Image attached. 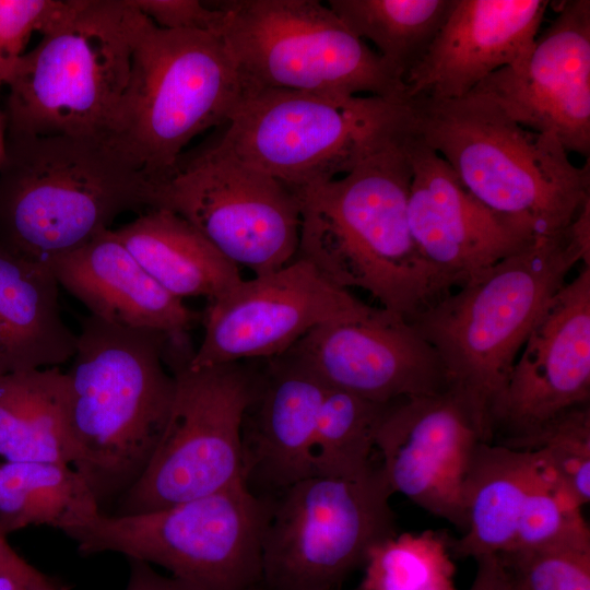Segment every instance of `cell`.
Listing matches in <instances>:
<instances>
[{"label": "cell", "instance_id": "cell-39", "mask_svg": "<svg viewBox=\"0 0 590 590\" xmlns=\"http://www.w3.org/2000/svg\"><path fill=\"white\" fill-rule=\"evenodd\" d=\"M20 557L8 543L7 535L0 532V568L17 560Z\"/></svg>", "mask_w": 590, "mask_h": 590}, {"label": "cell", "instance_id": "cell-33", "mask_svg": "<svg viewBox=\"0 0 590 590\" xmlns=\"http://www.w3.org/2000/svg\"><path fill=\"white\" fill-rule=\"evenodd\" d=\"M521 590H590V546L498 555Z\"/></svg>", "mask_w": 590, "mask_h": 590}, {"label": "cell", "instance_id": "cell-28", "mask_svg": "<svg viewBox=\"0 0 590 590\" xmlns=\"http://www.w3.org/2000/svg\"><path fill=\"white\" fill-rule=\"evenodd\" d=\"M456 0H330L329 8L362 40L370 42L404 83L446 22Z\"/></svg>", "mask_w": 590, "mask_h": 590}, {"label": "cell", "instance_id": "cell-8", "mask_svg": "<svg viewBox=\"0 0 590 590\" xmlns=\"http://www.w3.org/2000/svg\"><path fill=\"white\" fill-rule=\"evenodd\" d=\"M128 0H67L7 85V137H102L131 66Z\"/></svg>", "mask_w": 590, "mask_h": 590}, {"label": "cell", "instance_id": "cell-18", "mask_svg": "<svg viewBox=\"0 0 590 590\" xmlns=\"http://www.w3.org/2000/svg\"><path fill=\"white\" fill-rule=\"evenodd\" d=\"M287 351L328 387L377 403L448 390L434 349L408 320L381 307L318 326Z\"/></svg>", "mask_w": 590, "mask_h": 590}, {"label": "cell", "instance_id": "cell-5", "mask_svg": "<svg viewBox=\"0 0 590 590\" xmlns=\"http://www.w3.org/2000/svg\"><path fill=\"white\" fill-rule=\"evenodd\" d=\"M155 184L105 135L7 137L0 167V240L47 263L154 206Z\"/></svg>", "mask_w": 590, "mask_h": 590}, {"label": "cell", "instance_id": "cell-12", "mask_svg": "<svg viewBox=\"0 0 590 590\" xmlns=\"http://www.w3.org/2000/svg\"><path fill=\"white\" fill-rule=\"evenodd\" d=\"M379 464L355 477L310 475L271 499L262 590H339L373 546L397 534Z\"/></svg>", "mask_w": 590, "mask_h": 590}, {"label": "cell", "instance_id": "cell-6", "mask_svg": "<svg viewBox=\"0 0 590 590\" xmlns=\"http://www.w3.org/2000/svg\"><path fill=\"white\" fill-rule=\"evenodd\" d=\"M128 2L130 73L105 137L156 184L193 138L228 122L244 91L220 35L160 28Z\"/></svg>", "mask_w": 590, "mask_h": 590}, {"label": "cell", "instance_id": "cell-37", "mask_svg": "<svg viewBox=\"0 0 590 590\" xmlns=\"http://www.w3.org/2000/svg\"><path fill=\"white\" fill-rule=\"evenodd\" d=\"M60 585L23 557L0 568V590H49Z\"/></svg>", "mask_w": 590, "mask_h": 590}, {"label": "cell", "instance_id": "cell-30", "mask_svg": "<svg viewBox=\"0 0 590 590\" xmlns=\"http://www.w3.org/2000/svg\"><path fill=\"white\" fill-rule=\"evenodd\" d=\"M451 541L426 530L396 534L373 546L359 590H457Z\"/></svg>", "mask_w": 590, "mask_h": 590}, {"label": "cell", "instance_id": "cell-7", "mask_svg": "<svg viewBox=\"0 0 590 590\" xmlns=\"http://www.w3.org/2000/svg\"><path fill=\"white\" fill-rule=\"evenodd\" d=\"M411 126L409 99L269 90L245 97L213 145L298 190L347 174Z\"/></svg>", "mask_w": 590, "mask_h": 590}, {"label": "cell", "instance_id": "cell-24", "mask_svg": "<svg viewBox=\"0 0 590 590\" xmlns=\"http://www.w3.org/2000/svg\"><path fill=\"white\" fill-rule=\"evenodd\" d=\"M113 231L146 273L181 300L213 302L243 280L238 267L170 210H146Z\"/></svg>", "mask_w": 590, "mask_h": 590}, {"label": "cell", "instance_id": "cell-15", "mask_svg": "<svg viewBox=\"0 0 590 590\" xmlns=\"http://www.w3.org/2000/svg\"><path fill=\"white\" fill-rule=\"evenodd\" d=\"M481 432L450 390L386 403L374 446L392 491L465 529L464 482Z\"/></svg>", "mask_w": 590, "mask_h": 590}, {"label": "cell", "instance_id": "cell-27", "mask_svg": "<svg viewBox=\"0 0 590 590\" xmlns=\"http://www.w3.org/2000/svg\"><path fill=\"white\" fill-rule=\"evenodd\" d=\"M102 511L82 475L56 462L0 464V532L51 527L67 534Z\"/></svg>", "mask_w": 590, "mask_h": 590}, {"label": "cell", "instance_id": "cell-26", "mask_svg": "<svg viewBox=\"0 0 590 590\" xmlns=\"http://www.w3.org/2000/svg\"><path fill=\"white\" fill-rule=\"evenodd\" d=\"M0 457L5 462H75L68 382L59 367L0 376Z\"/></svg>", "mask_w": 590, "mask_h": 590}, {"label": "cell", "instance_id": "cell-3", "mask_svg": "<svg viewBox=\"0 0 590 590\" xmlns=\"http://www.w3.org/2000/svg\"><path fill=\"white\" fill-rule=\"evenodd\" d=\"M579 261L585 266L569 226L536 237L409 321L436 352L448 390L469 409L484 441L492 442L497 406L530 331Z\"/></svg>", "mask_w": 590, "mask_h": 590}, {"label": "cell", "instance_id": "cell-43", "mask_svg": "<svg viewBox=\"0 0 590 590\" xmlns=\"http://www.w3.org/2000/svg\"><path fill=\"white\" fill-rule=\"evenodd\" d=\"M355 590H359V589L357 588V589H355Z\"/></svg>", "mask_w": 590, "mask_h": 590}, {"label": "cell", "instance_id": "cell-25", "mask_svg": "<svg viewBox=\"0 0 590 590\" xmlns=\"http://www.w3.org/2000/svg\"><path fill=\"white\" fill-rule=\"evenodd\" d=\"M541 464L538 451L479 444L464 482L465 529L451 541L459 557L506 553Z\"/></svg>", "mask_w": 590, "mask_h": 590}, {"label": "cell", "instance_id": "cell-23", "mask_svg": "<svg viewBox=\"0 0 590 590\" xmlns=\"http://www.w3.org/2000/svg\"><path fill=\"white\" fill-rule=\"evenodd\" d=\"M76 342L50 267L0 240V376L59 367L73 357Z\"/></svg>", "mask_w": 590, "mask_h": 590}, {"label": "cell", "instance_id": "cell-32", "mask_svg": "<svg viewBox=\"0 0 590 590\" xmlns=\"http://www.w3.org/2000/svg\"><path fill=\"white\" fill-rule=\"evenodd\" d=\"M511 448L535 450L582 506L590 500V403L569 409Z\"/></svg>", "mask_w": 590, "mask_h": 590}, {"label": "cell", "instance_id": "cell-22", "mask_svg": "<svg viewBox=\"0 0 590 590\" xmlns=\"http://www.w3.org/2000/svg\"><path fill=\"white\" fill-rule=\"evenodd\" d=\"M47 264L59 286L104 321L173 335L202 321L146 273L111 228Z\"/></svg>", "mask_w": 590, "mask_h": 590}, {"label": "cell", "instance_id": "cell-13", "mask_svg": "<svg viewBox=\"0 0 590 590\" xmlns=\"http://www.w3.org/2000/svg\"><path fill=\"white\" fill-rule=\"evenodd\" d=\"M196 227L227 260L253 275L278 270L297 253L300 200L295 189L213 144L180 157L155 184L153 209Z\"/></svg>", "mask_w": 590, "mask_h": 590}, {"label": "cell", "instance_id": "cell-10", "mask_svg": "<svg viewBox=\"0 0 590 590\" xmlns=\"http://www.w3.org/2000/svg\"><path fill=\"white\" fill-rule=\"evenodd\" d=\"M190 338L170 340L165 361L175 376L170 414L140 479L114 515H135L208 496L239 484L241 430L259 365L252 361L192 368Z\"/></svg>", "mask_w": 590, "mask_h": 590}, {"label": "cell", "instance_id": "cell-29", "mask_svg": "<svg viewBox=\"0 0 590 590\" xmlns=\"http://www.w3.org/2000/svg\"><path fill=\"white\" fill-rule=\"evenodd\" d=\"M385 405L329 387L311 445L310 475L355 477L370 470L375 432Z\"/></svg>", "mask_w": 590, "mask_h": 590}, {"label": "cell", "instance_id": "cell-40", "mask_svg": "<svg viewBox=\"0 0 590 590\" xmlns=\"http://www.w3.org/2000/svg\"><path fill=\"white\" fill-rule=\"evenodd\" d=\"M7 156V120L4 113L0 111V167Z\"/></svg>", "mask_w": 590, "mask_h": 590}, {"label": "cell", "instance_id": "cell-41", "mask_svg": "<svg viewBox=\"0 0 590 590\" xmlns=\"http://www.w3.org/2000/svg\"><path fill=\"white\" fill-rule=\"evenodd\" d=\"M49 590H67V588L63 585H60L59 587Z\"/></svg>", "mask_w": 590, "mask_h": 590}, {"label": "cell", "instance_id": "cell-9", "mask_svg": "<svg viewBox=\"0 0 590 590\" xmlns=\"http://www.w3.org/2000/svg\"><path fill=\"white\" fill-rule=\"evenodd\" d=\"M220 36L244 98L288 90L408 99L403 83L366 42L316 0H229Z\"/></svg>", "mask_w": 590, "mask_h": 590}, {"label": "cell", "instance_id": "cell-14", "mask_svg": "<svg viewBox=\"0 0 590 590\" xmlns=\"http://www.w3.org/2000/svg\"><path fill=\"white\" fill-rule=\"evenodd\" d=\"M370 308L295 257L278 270L241 280L208 304L203 339L189 366L275 357L316 327L362 316Z\"/></svg>", "mask_w": 590, "mask_h": 590}, {"label": "cell", "instance_id": "cell-34", "mask_svg": "<svg viewBox=\"0 0 590 590\" xmlns=\"http://www.w3.org/2000/svg\"><path fill=\"white\" fill-rule=\"evenodd\" d=\"M67 0H0V87L11 81L31 36L43 33Z\"/></svg>", "mask_w": 590, "mask_h": 590}, {"label": "cell", "instance_id": "cell-19", "mask_svg": "<svg viewBox=\"0 0 590 590\" xmlns=\"http://www.w3.org/2000/svg\"><path fill=\"white\" fill-rule=\"evenodd\" d=\"M409 225L422 255L458 286L536 237L475 199L449 164L412 131Z\"/></svg>", "mask_w": 590, "mask_h": 590}, {"label": "cell", "instance_id": "cell-31", "mask_svg": "<svg viewBox=\"0 0 590 590\" xmlns=\"http://www.w3.org/2000/svg\"><path fill=\"white\" fill-rule=\"evenodd\" d=\"M540 457L539 473L526 499L515 539L504 554L557 546H590L582 505Z\"/></svg>", "mask_w": 590, "mask_h": 590}, {"label": "cell", "instance_id": "cell-35", "mask_svg": "<svg viewBox=\"0 0 590 590\" xmlns=\"http://www.w3.org/2000/svg\"><path fill=\"white\" fill-rule=\"evenodd\" d=\"M157 27L220 35L223 12L215 4L198 0H131Z\"/></svg>", "mask_w": 590, "mask_h": 590}, {"label": "cell", "instance_id": "cell-17", "mask_svg": "<svg viewBox=\"0 0 590 590\" xmlns=\"http://www.w3.org/2000/svg\"><path fill=\"white\" fill-rule=\"evenodd\" d=\"M473 91L491 96L521 126L589 158L590 1L562 2L527 59L494 72Z\"/></svg>", "mask_w": 590, "mask_h": 590}, {"label": "cell", "instance_id": "cell-21", "mask_svg": "<svg viewBox=\"0 0 590 590\" xmlns=\"http://www.w3.org/2000/svg\"><path fill=\"white\" fill-rule=\"evenodd\" d=\"M262 362L243 422V476L252 494L271 500L310 476L311 445L329 387L291 351Z\"/></svg>", "mask_w": 590, "mask_h": 590}, {"label": "cell", "instance_id": "cell-1", "mask_svg": "<svg viewBox=\"0 0 590 590\" xmlns=\"http://www.w3.org/2000/svg\"><path fill=\"white\" fill-rule=\"evenodd\" d=\"M409 133L347 174L296 190V257L337 286L368 292L381 308L408 321L457 288L422 255L411 234Z\"/></svg>", "mask_w": 590, "mask_h": 590}, {"label": "cell", "instance_id": "cell-16", "mask_svg": "<svg viewBox=\"0 0 590 590\" xmlns=\"http://www.w3.org/2000/svg\"><path fill=\"white\" fill-rule=\"evenodd\" d=\"M590 403V267L565 283L530 331L497 406L492 442L511 446Z\"/></svg>", "mask_w": 590, "mask_h": 590}, {"label": "cell", "instance_id": "cell-20", "mask_svg": "<svg viewBox=\"0 0 590 590\" xmlns=\"http://www.w3.org/2000/svg\"><path fill=\"white\" fill-rule=\"evenodd\" d=\"M548 0H456L421 61L404 80L408 98L455 99L532 50Z\"/></svg>", "mask_w": 590, "mask_h": 590}, {"label": "cell", "instance_id": "cell-42", "mask_svg": "<svg viewBox=\"0 0 590 590\" xmlns=\"http://www.w3.org/2000/svg\"><path fill=\"white\" fill-rule=\"evenodd\" d=\"M510 574H511V573H510ZM514 580H515V578H514ZM515 583H516V589H517V590H521V589L519 588V586L517 585L516 580H515Z\"/></svg>", "mask_w": 590, "mask_h": 590}, {"label": "cell", "instance_id": "cell-11", "mask_svg": "<svg viewBox=\"0 0 590 590\" xmlns=\"http://www.w3.org/2000/svg\"><path fill=\"white\" fill-rule=\"evenodd\" d=\"M271 500L239 484L135 515L101 511L70 530L83 556L118 553L202 590H260Z\"/></svg>", "mask_w": 590, "mask_h": 590}, {"label": "cell", "instance_id": "cell-36", "mask_svg": "<svg viewBox=\"0 0 590 590\" xmlns=\"http://www.w3.org/2000/svg\"><path fill=\"white\" fill-rule=\"evenodd\" d=\"M129 577L125 590H202L175 576H165L153 565L135 558H127Z\"/></svg>", "mask_w": 590, "mask_h": 590}, {"label": "cell", "instance_id": "cell-38", "mask_svg": "<svg viewBox=\"0 0 590 590\" xmlns=\"http://www.w3.org/2000/svg\"><path fill=\"white\" fill-rule=\"evenodd\" d=\"M475 560L476 571L469 590H517L512 575L498 555Z\"/></svg>", "mask_w": 590, "mask_h": 590}, {"label": "cell", "instance_id": "cell-2", "mask_svg": "<svg viewBox=\"0 0 590 590\" xmlns=\"http://www.w3.org/2000/svg\"><path fill=\"white\" fill-rule=\"evenodd\" d=\"M172 335L93 315L81 322L66 371L72 467L101 509L140 479L164 433L176 389L165 361Z\"/></svg>", "mask_w": 590, "mask_h": 590}, {"label": "cell", "instance_id": "cell-4", "mask_svg": "<svg viewBox=\"0 0 590 590\" xmlns=\"http://www.w3.org/2000/svg\"><path fill=\"white\" fill-rule=\"evenodd\" d=\"M412 131L483 205L533 237L563 233L590 199L589 160L512 119L491 96L409 98Z\"/></svg>", "mask_w": 590, "mask_h": 590}]
</instances>
